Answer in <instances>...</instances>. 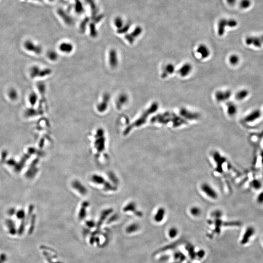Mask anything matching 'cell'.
<instances>
[{
    "instance_id": "1",
    "label": "cell",
    "mask_w": 263,
    "mask_h": 263,
    "mask_svg": "<svg viewBox=\"0 0 263 263\" xmlns=\"http://www.w3.org/2000/svg\"><path fill=\"white\" fill-rule=\"evenodd\" d=\"M245 46L250 48L260 49L263 48V34L261 35L249 36L244 40Z\"/></svg>"
},
{
    "instance_id": "2",
    "label": "cell",
    "mask_w": 263,
    "mask_h": 263,
    "mask_svg": "<svg viewBox=\"0 0 263 263\" xmlns=\"http://www.w3.org/2000/svg\"><path fill=\"white\" fill-rule=\"evenodd\" d=\"M263 116L262 110L259 109H254L252 110L247 114L243 118V121L245 123H253L256 121H258L261 117Z\"/></svg>"
},
{
    "instance_id": "3",
    "label": "cell",
    "mask_w": 263,
    "mask_h": 263,
    "mask_svg": "<svg viewBox=\"0 0 263 263\" xmlns=\"http://www.w3.org/2000/svg\"><path fill=\"white\" fill-rule=\"evenodd\" d=\"M237 25V23L234 20L226 21L222 20L219 22L218 27V33L220 36L223 35L225 33V28L226 27H234Z\"/></svg>"
},
{
    "instance_id": "4",
    "label": "cell",
    "mask_w": 263,
    "mask_h": 263,
    "mask_svg": "<svg viewBox=\"0 0 263 263\" xmlns=\"http://www.w3.org/2000/svg\"><path fill=\"white\" fill-rule=\"evenodd\" d=\"M201 189L203 192L205 194L209 197L213 199L217 198L218 195L215 190L207 183H204L201 185Z\"/></svg>"
},
{
    "instance_id": "5",
    "label": "cell",
    "mask_w": 263,
    "mask_h": 263,
    "mask_svg": "<svg viewBox=\"0 0 263 263\" xmlns=\"http://www.w3.org/2000/svg\"><path fill=\"white\" fill-rule=\"evenodd\" d=\"M232 95V92L230 90L218 91L215 94V98L219 102H223L228 101Z\"/></svg>"
},
{
    "instance_id": "6",
    "label": "cell",
    "mask_w": 263,
    "mask_h": 263,
    "mask_svg": "<svg viewBox=\"0 0 263 263\" xmlns=\"http://www.w3.org/2000/svg\"><path fill=\"white\" fill-rule=\"evenodd\" d=\"M250 96V91L246 88H243L237 91L235 98L238 101H243L247 100Z\"/></svg>"
},
{
    "instance_id": "7",
    "label": "cell",
    "mask_w": 263,
    "mask_h": 263,
    "mask_svg": "<svg viewBox=\"0 0 263 263\" xmlns=\"http://www.w3.org/2000/svg\"><path fill=\"white\" fill-rule=\"evenodd\" d=\"M193 69V67L189 63H185L178 70L179 74L182 77H186L188 76Z\"/></svg>"
},
{
    "instance_id": "8",
    "label": "cell",
    "mask_w": 263,
    "mask_h": 263,
    "mask_svg": "<svg viewBox=\"0 0 263 263\" xmlns=\"http://www.w3.org/2000/svg\"><path fill=\"white\" fill-rule=\"evenodd\" d=\"M197 52L203 59H206L210 55V50L205 44H200L197 48Z\"/></svg>"
},
{
    "instance_id": "9",
    "label": "cell",
    "mask_w": 263,
    "mask_h": 263,
    "mask_svg": "<svg viewBox=\"0 0 263 263\" xmlns=\"http://www.w3.org/2000/svg\"><path fill=\"white\" fill-rule=\"evenodd\" d=\"M226 106L228 115L231 117L236 116L238 112V107L236 104L233 102H228Z\"/></svg>"
},
{
    "instance_id": "10",
    "label": "cell",
    "mask_w": 263,
    "mask_h": 263,
    "mask_svg": "<svg viewBox=\"0 0 263 263\" xmlns=\"http://www.w3.org/2000/svg\"><path fill=\"white\" fill-rule=\"evenodd\" d=\"M175 66L173 64H167L164 68L161 76L163 78H165L168 77L170 75L172 74L175 71Z\"/></svg>"
},
{
    "instance_id": "11",
    "label": "cell",
    "mask_w": 263,
    "mask_h": 263,
    "mask_svg": "<svg viewBox=\"0 0 263 263\" xmlns=\"http://www.w3.org/2000/svg\"><path fill=\"white\" fill-rule=\"evenodd\" d=\"M240 58L239 56L236 54H233L230 55L228 58V62L231 66H238L240 63Z\"/></svg>"
},
{
    "instance_id": "12",
    "label": "cell",
    "mask_w": 263,
    "mask_h": 263,
    "mask_svg": "<svg viewBox=\"0 0 263 263\" xmlns=\"http://www.w3.org/2000/svg\"><path fill=\"white\" fill-rule=\"evenodd\" d=\"M165 214V210L163 208H160L157 210V213L155 215V221L156 222H160L163 218Z\"/></svg>"
},
{
    "instance_id": "13",
    "label": "cell",
    "mask_w": 263,
    "mask_h": 263,
    "mask_svg": "<svg viewBox=\"0 0 263 263\" xmlns=\"http://www.w3.org/2000/svg\"><path fill=\"white\" fill-rule=\"evenodd\" d=\"M190 213L194 216H198L200 215L201 213V211L199 208H198L197 207H194L191 209Z\"/></svg>"
},
{
    "instance_id": "14",
    "label": "cell",
    "mask_w": 263,
    "mask_h": 263,
    "mask_svg": "<svg viewBox=\"0 0 263 263\" xmlns=\"http://www.w3.org/2000/svg\"><path fill=\"white\" fill-rule=\"evenodd\" d=\"M178 233V230L175 228H171L169 229V237L172 238H174L176 236Z\"/></svg>"
},
{
    "instance_id": "15",
    "label": "cell",
    "mask_w": 263,
    "mask_h": 263,
    "mask_svg": "<svg viewBox=\"0 0 263 263\" xmlns=\"http://www.w3.org/2000/svg\"><path fill=\"white\" fill-rule=\"evenodd\" d=\"M262 183L258 180H254L252 182V186L254 190H258L262 187Z\"/></svg>"
},
{
    "instance_id": "16",
    "label": "cell",
    "mask_w": 263,
    "mask_h": 263,
    "mask_svg": "<svg viewBox=\"0 0 263 263\" xmlns=\"http://www.w3.org/2000/svg\"><path fill=\"white\" fill-rule=\"evenodd\" d=\"M71 44L67 43H63L62 44L61 48L62 50L64 52H69L72 50V47L70 46Z\"/></svg>"
},
{
    "instance_id": "17",
    "label": "cell",
    "mask_w": 263,
    "mask_h": 263,
    "mask_svg": "<svg viewBox=\"0 0 263 263\" xmlns=\"http://www.w3.org/2000/svg\"><path fill=\"white\" fill-rule=\"evenodd\" d=\"M8 261V256L5 253H0V263H7Z\"/></svg>"
},
{
    "instance_id": "18",
    "label": "cell",
    "mask_w": 263,
    "mask_h": 263,
    "mask_svg": "<svg viewBox=\"0 0 263 263\" xmlns=\"http://www.w3.org/2000/svg\"><path fill=\"white\" fill-rule=\"evenodd\" d=\"M122 23H123V20L121 18H120V17H117V18H116V20H115V25L116 26L120 27L122 25Z\"/></svg>"
},
{
    "instance_id": "19",
    "label": "cell",
    "mask_w": 263,
    "mask_h": 263,
    "mask_svg": "<svg viewBox=\"0 0 263 263\" xmlns=\"http://www.w3.org/2000/svg\"><path fill=\"white\" fill-rule=\"evenodd\" d=\"M256 201L259 203H263V191L260 193L256 197Z\"/></svg>"
},
{
    "instance_id": "20",
    "label": "cell",
    "mask_w": 263,
    "mask_h": 263,
    "mask_svg": "<svg viewBox=\"0 0 263 263\" xmlns=\"http://www.w3.org/2000/svg\"><path fill=\"white\" fill-rule=\"evenodd\" d=\"M248 4H249V2L247 1V0H243L241 2V6L243 8H246Z\"/></svg>"
},
{
    "instance_id": "21",
    "label": "cell",
    "mask_w": 263,
    "mask_h": 263,
    "mask_svg": "<svg viewBox=\"0 0 263 263\" xmlns=\"http://www.w3.org/2000/svg\"><path fill=\"white\" fill-rule=\"evenodd\" d=\"M227 1L229 5H233L236 3V0H227Z\"/></svg>"
},
{
    "instance_id": "22",
    "label": "cell",
    "mask_w": 263,
    "mask_h": 263,
    "mask_svg": "<svg viewBox=\"0 0 263 263\" xmlns=\"http://www.w3.org/2000/svg\"><path fill=\"white\" fill-rule=\"evenodd\" d=\"M262 114H263V109L262 110Z\"/></svg>"
},
{
    "instance_id": "23",
    "label": "cell",
    "mask_w": 263,
    "mask_h": 263,
    "mask_svg": "<svg viewBox=\"0 0 263 263\" xmlns=\"http://www.w3.org/2000/svg\"><path fill=\"white\" fill-rule=\"evenodd\" d=\"M49 1H53V0H49Z\"/></svg>"
}]
</instances>
